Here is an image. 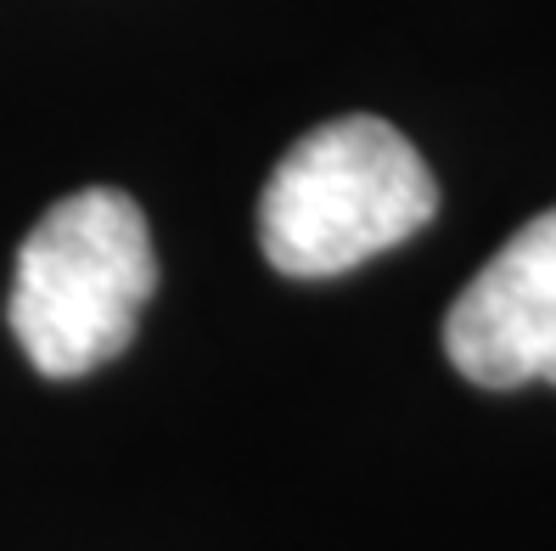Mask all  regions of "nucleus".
I'll return each mask as SVG.
<instances>
[{"instance_id":"1","label":"nucleus","mask_w":556,"mask_h":551,"mask_svg":"<svg viewBox=\"0 0 556 551\" xmlns=\"http://www.w3.org/2000/svg\"><path fill=\"white\" fill-rule=\"evenodd\" d=\"M439 209L433 170L377 113L315 124L270 170L258 248L281 276H343L416 237Z\"/></svg>"},{"instance_id":"2","label":"nucleus","mask_w":556,"mask_h":551,"mask_svg":"<svg viewBox=\"0 0 556 551\" xmlns=\"http://www.w3.org/2000/svg\"><path fill=\"white\" fill-rule=\"evenodd\" d=\"M157 287L141 203L118 186L74 191L23 237L7 321L40 377H85L129 343Z\"/></svg>"},{"instance_id":"3","label":"nucleus","mask_w":556,"mask_h":551,"mask_svg":"<svg viewBox=\"0 0 556 551\" xmlns=\"http://www.w3.org/2000/svg\"><path fill=\"white\" fill-rule=\"evenodd\" d=\"M444 354L478 388L556 383V209L534 214L462 287L444 315Z\"/></svg>"}]
</instances>
